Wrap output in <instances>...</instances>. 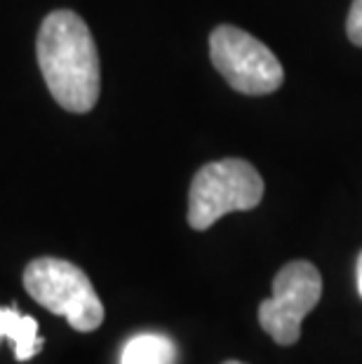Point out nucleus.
I'll use <instances>...</instances> for the list:
<instances>
[{"label":"nucleus","mask_w":362,"mask_h":364,"mask_svg":"<svg viewBox=\"0 0 362 364\" xmlns=\"http://www.w3.org/2000/svg\"><path fill=\"white\" fill-rule=\"evenodd\" d=\"M38 66L55 102L71 113L95 108L102 90L99 54L87 24L71 10L45 17L36 41Z\"/></svg>","instance_id":"obj_1"},{"label":"nucleus","mask_w":362,"mask_h":364,"mask_svg":"<svg viewBox=\"0 0 362 364\" xmlns=\"http://www.w3.org/2000/svg\"><path fill=\"white\" fill-rule=\"evenodd\" d=\"M264 198V179L247 160L226 158L198 169L188 191V226L207 230L230 212H250Z\"/></svg>","instance_id":"obj_2"},{"label":"nucleus","mask_w":362,"mask_h":364,"mask_svg":"<svg viewBox=\"0 0 362 364\" xmlns=\"http://www.w3.org/2000/svg\"><path fill=\"white\" fill-rule=\"evenodd\" d=\"M24 287L43 308L66 317L75 331H95L104 322V306L90 277L71 261L43 257L24 270Z\"/></svg>","instance_id":"obj_3"},{"label":"nucleus","mask_w":362,"mask_h":364,"mask_svg":"<svg viewBox=\"0 0 362 364\" xmlns=\"http://www.w3.org/2000/svg\"><path fill=\"white\" fill-rule=\"evenodd\" d=\"M214 68L240 95L264 97L282 85L284 71L278 57L247 31L221 24L210 36Z\"/></svg>","instance_id":"obj_4"},{"label":"nucleus","mask_w":362,"mask_h":364,"mask_svg":"<svg viewBox=\"0 0 362 364\" xmlns=\"http://www.w3.org/2000/svg\"><path fill=\"white\" fill-rule=\"evenodd\" d=\"M322 296L320 270L308 261H292L273 280V296L259 306L261 329L280 346H294L304 317Z\"/></svg>","instance_id":"obj_5"},{"label":"nucleus","mask_w":362,"mask_h":364,"mask_svg":"<svg viewBox=\"0 0 362 364\" xmlns=\"http://www.w3.org/2000/svg\"><path fill=\"white\" fill-rule=\"evenodd\" d=\"M7 338L14 346V358L28 362L43 350V338L38 336V322L17 308H0V341Z\"/></svg>","instance_id":"obj_6"},{"label":"nucleus","mask_w":362,"mask_h":364,"mask_svg":"<svg viewBox=\"0 0 362 364\" xmlns=\"http://www.w3.org/2000/svg\"><path fill=\"white\" fill-rule=\"evenodd\" d=\"M176 348L163 334H139L129 338L120 353V364H174Z\"/></svg>","instance_id":"obj_7"},{"label":"nucleus","mask_w":362,"mask_h":364,"mask_svg":"<svg viewBox=\"0 0 362 364\" xmlns=\"http://www.w3.org/2000/svg\"><path fill=\"white\" fill-rule=\"evenodd\" d=\"M346 33L353 45L362 48V0H353L348 19H346Z\"/></svg>","instance_id":"obj_8"},{"label":"nucleus","mask_w":362,"mask_h":364,"mask_svg":"<svg viewBox=\"0 0 362 364\" xmlns=\"http://www.w3.org/2000/svg\"><path fill=\"white\" fill-rule=\"evenodd\" d=\"M358 294H360V299H362V252H360V257H358Z\"/></svg>","instance_id":"obj_9"},{"label":"nucleus","mask_w":362,"mask_h":364,"mask_svg":"<svg viewBox=\"0 0 362 364\" xmlns=\"http://www.w3.org/2000/svg\"><path fill=\"white\" fill-rule=\"evenodd\" d=\"M223 364H243V362H238V360H228V362H223Z\"/></svg>","instance_id":"obj_10"}]
</instances>
